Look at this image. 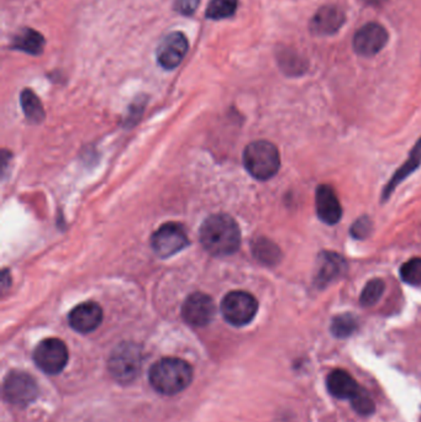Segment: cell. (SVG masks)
<instances>
[{
  "instance_id": "cell-1",
  "label": "cell",
  "mask_w": 421,
  "mask_h": 422,
  "mask_svg": "<svg viewBox=\"0 0 421 422\" xmlns=\"http://www.w3.org/2000/svg\"><path fill=\"white\" fill-rule=\"evenodd\" d=\"M201 242L208 254L225 257L235 254L241 244V231L236 221L226 214L206 219L201 227Z\"/></svg>"
},
{
  "instance_id": "cell-2",
  "label": "cell",
  "mask_w": 421,
  "mask_h": 422,
  "mask_svg": "<svg viewBox=\"0 0 421 422\" xmlns=\"http://www.w3.org/2000/svg\"><path fill=\"white\" fill-rule=\"evenodd\" d=\"M149 380L159 394L176 395L192 383L193 368L181 358H162L151 367Z\"/></svg>"
},
{
  "instance_id": "cell-3",
  "label": "cell",
  "mask_w": 421,
  "mask_h": 422,
  "mask_svg": "<svg viewBox=\"0 0 421 422\" xmlns=\"http://www.w3.org/2000/svg\"><path fill=\"white\" fill-rule=\"evenodd\" d=\"M244 164L253 178L268 180L279 171L281 157L270 141H253L245 148Z\"/></svg>"
},
{
  "instance_id": "cell-4",
  "label": "cell",
  "mask_w": 421,
  "mask_h": 422,
  "mask_svg": "<svg viewBox=\"0 0 421 422\" xmlns=\"http://www.w3.org/2000/svg\"><path fill=\"white\" fill-rule=\"evenodd\" d=\"M142 366V352L137 345L122 343L109 358L108 369L120 384H129L136 379Z\"/></svg>"
},
{
  "instance_id": "cell-5",
  "label": "cell",
  "mask_w": 421,
  "mask_h": 422,
  "mask_svg": "<svg viewBox=\"0 0 421 422\" xmlns=\"http://www.w3.org/2000/svg\"><path fill=\"white\" fill-rule=\"evenodd\" d=\"M221 314L233 326L250 324L257 314L258 303L256 298L247 291H231L224 296L220 305Z\"/></svg>"
},
{
  "instance_id": "cell-6",
  "label": "cell",
  "mask_w": 421,
  "mask_h": 422,
  "mask_svg": "<svg viewBox=\"0 0 421 422\" xmlns=\"http://www.w3.org/2000/svg\"><path fill=\"white\" fill-rule=\"evenodd\" d=\"M68 350L58 338H46L33 351V361L46 374L56 375L63 371L68 362Z\"/></svg>"
},
{
  "instance_id": "cell-7",
  "label": "cell",
  "mask_w": 421,
  "mask_h": 422,
  "mask_svg": "<svg viewBox=\"0 0 421 422\" xmlns=\"http://www.w3.org/2000/svg\"><path fill=\"white\" fill-rule=\"evenodd\" d=\"M189 244L187 232L177 222H167L156 230L151 237V246L161 258H169L181 252Z\"/></svg>"
},
{
  "instance_id": "cell-8",
  "label": "cell",
  "mask_w": 421,
  "mask_h": 422,
  "mask_svg": "<svg viewBox=\"0 0 421 422\" xmlns=\"http://www.w3.org/2000/svg\"><path fill=\"white\" fill-rule=\"evenodd\" d=\"M4 396L10 404L23 408L38 398L36 380L25 372H11L5 378L3 386Z\"/></svg>"
},
{
  "instance_id": "cell-9",
  "label": "cell",
  "mask_w": 421,
  "mask_h": 422,
  "mask_svg": "<svg viewBox=\"0 0 421 422\" xmlns=\"http://www.w3.org/2000/svg\"><path fill=\"white\" fill-rule=\"evenodd\" d=\"M389 33L378 23H368L358 28L353 36V50L362 57L375 56L388 43Z\"/></svg>"
},
{
  "instance_id": "cell-10",
  "label": "cell",
  "mask_w": 421,
  "mask_h": 422,
  "mask_svg": "<svg viewBox=\"0 0 421 422\" xmlns=\"http://www.w3.org/2000/svg\"><path fill=\"white\" fill-rule=\"evenodd\" d=\"M215 303L204 293H194L183 303L182 318L193 328H204L215 316Z\"/></svg>"
},
{
  "instance_id": "cell-11",
  "label": "cell",
  "mask_w": 421,
  "mask_h": 422,
  "mask_svg": "<svg viewBox=\"0 0 421 422\" xmlns=\"http://www.w3.org/2000/svg\"><path fill=\"white\" fill-rule=\"evenodd\" d=\"M188 47L189 43L184 33L174 31L167 35L164 41L159 43L157 50V61L159 66L164 67V70L177 68L187 55Z\"/></svg>"
},
{
  "instance_id": "cell-12",
  "label": "cell",
  "mask_w": 421,
  "mask_h": 422,
  "mask_svg": "<svg viewBox=\"0 0 421 422\" xmlns=\"http://www.w3.org/2000/svg\"><path fill=\"white\" fill-rule=\"evenodd\" d=\"M346 21V15L337 5H324L310 20V33L315 36H331L340 31Z\"/></svg>"
},
{
  "instance_id": "cell-13",
  "label": "cell",
  "mask_w": 421,
  "mask_h": 422,
  "mask_svg": "<svg viewBox=\"0 0 421 422\" xmlns=\"http://www.w3.org/2000/svg\"><path fill=\"white\" fill-rule=\"evenodd\" d=\"M103 321V310L94 301L77 305L68 315L70 328L80 333L93 332Z\"/></svg>"
},
{
  "instance_id": "cell-14",
  "label": "cell",
  "mask_w": 421,
  "mask_h": 422,
  "mask_svg": "<svg viewBox=\"0 0 421 422\" xmlns=\"http://www.w3.org/2000/svg\"><path fill=\"white\" fill-rule=\"evenodd\" d=\"M315 205L319 219L325 224L335 225L341 219V204L339 202L336 193L330 185H319L315 193Z\"/></svg>"
},
{
  "instance_id": "cell-15",
  "label": "cell",
  "mask_w": 421,
  "mask_h": 422,
  "mask_svg": "<svg viewBox=\"0 0 421 422\" xmlns=\"http://www.w3.org/2000/svg\"><path fill=\"white\" fill-rule=\"evenodd\" d=\"M330 394L337 399H348L351 400L362 388L358 386L357 382L348 374L346 371L335 369L329 374L326 379Z\"/></svg>"
},
{
  "instance_id": "cell-16",
  "label": "cell",
  "mask_w": 421,
  "mask_h": 422,
  "mask_svg": "<svg viewBox=\"0 0 421 422\" xmlns=\"http://www.w3.org/2000/svg\"><path fill=\"white\" fill-rule=\"evenodd\" d=\"M277 61L279 63L281 70L286 75H292V77L304 75L305 72L308 70V67H309V63L305 60L304 57L302 56L298 52L294 51V50H290V48L279 50L278 56H277Z\"/></svg>"
},
{
  "instance_id": "cell-17",
  "label": "cell",
  "mask_w": 421,
  "mask_h": 422,
  "mask_svg": "<svg viewBox=\"0 0 421 422\" xmlns=\"http://www.w3.org/2000/svg\"><path fill=\"white\" fill-rule=\"evenodd\" d=\"M45 43L46 41L41 33L33 28H25L18 36H15L13 48L38 56L43 53Z\"/></svg>"
},
{
  "instance_id": "cell-18",
  "label": "cell",
  "mask_w": 421,
  "mask_h": 422,
  "mask_svg": "<svg viewBox=\"0 0 421 422\" xmlns=\"http://www.w3.org/2000/svg\"><path fill=\"white\" fill-rule=\"evenodd\" d=\"M345 262L339 254L324 252L319 261L318 281L323 286L339 277L343 271Z\"/></svg>"
},
{
  "instance_id": "cell-19",
  "label": "cell",
  "mask_w": 421,
  "mask_h": 422,
  "mask_svg": "<svg viewBox=\"0 0 421 422\" xmlns=\"http://www.w3.org/2000/svg\"><path fill=\"white\" fill-rule=\"evenodd\" d=\"M421 163V140H419L417 142V146L414 147V150L412 151V153H410V157H409V160L404 163L402 168H399L397 171V173L394 174L393 178L389 180L388 185L385 187L384 189L383 193V199L385 200L387 198L392 194V192L394 190V188L397 187L400 182H402L403 179L407 177L409 174L412 173L414 169H417L419 167V164Z\"/></svg>"
},
{
  "instance_id": "cell-20",
  "label": "cell",
  "mask_w": 421,
  "mask_h": 422,
  "mask_svg": "<svg viewBox=\"0 0 421 422\" xmlns=\"http://www.w3.org/2000/svg\"><path fill=\"white\" fill-rule=\"evenodd\" d=\"M253 256L260 262L267 266H275L281 261V249L276 244L267 239H258L255 241L252 247Z\"/></svg>"
},
{
  "instance_id": "cell-21",
  "label": "cell",
  "mask_w": 421,
  "mask_h": 422,
  "mask_svg": "<svg viewBox=\"0 0 421 422\" xmlns=\"http://www.w3.org/2000/svg\"><path fill=\"white\" fill-rule=\"evenodd\" d=\"M21 108L28 121L40 124L45 119V110L38 95L33 90H23L20 95Z\"/></svg>"
},
{
  "instance_id": "cell-22",
  "label": "cell",
  "mask_w": 421,
  "mask_h": 422,
  "mask_svg": "<svg viewBox=\"0 0 421 422\" xmlns=\"http://www.w3.org/2000/svg\"><path fill=\"white\" fill-rule=\"evenodd\" d=\"M238 9V0H211L206 9V18L221 20L230 18Z\"/></svg>"
},
{
  "instance_id": "cell-23",
  "label": "cell",
  "mask_w": 421,
  "mask_h": 422,
  "mask_svg": "<svg viewBox=\"0 0 421 422\" xmlns=\"http://www.w3.org/2000/svg\"><path fill=\"white\" fill-rule=\"evenodd\" d=\"M385 284L382 279H372L366 284L360 296V303L365 308H370L378 303L383 296Z\"/></svg>"
},
{
  "instance_id": "cell-24",
  "label": "cell",
  "mask_w": 421,
  "mask_h": 422,
  "mask_svg": "<svg viewBox=\"0 0 421 422\" xmlns=\"http://www.w3.org/2000/svg\"><path fill=\"white\" fill-rule=\"evenodd\" d=\"M357 328V320L351 314H342L336 316L331 324V332L339 338L351 336Z\"/></svg>"
},
{
  "instance_id": "cell-25",
  "label": "cell",
  "mask_w": 421,
  "mask_h": 422,
  "mask_svg": "<svg viewBox=\"0 0 421 422\" xmlns=\"http://www.w3.org/2000/svg\"><path fill=\"white\" fill-rule=\"evenodd\" d=\"M400 277L410 286H421V258H412L400 268Z\"/></svg>"
},
{
  "instance_id": "cell-26",
  "label": "cell",
  "mask_w": 421,
  "mask_h": 422,
  "mask_svg": "<svg viewBox=\"0 0 421 422\" xmlns=\"http://www.w3.org/2000/svg\"><path fill=\"white\" fill-rule=\"evenodd\" d=\"M350 401H351L352 408L358 415L367 416V415H371L375 411L373 400L371 399L368 393L363 389H361Z\"/></svg>"
},
{
  "instance_id": "cell-27",
  "label": "cell",
  "mask_w": 421,
  "mask_h": 422,
  "mask_svg": "<svg viewBox=\"0 0 421 422\" xmlns=\"http://www.w3.org/2000/svg\"><path fill=\"white\" fill-rule=\"evenodd\" d=\"M371 229H372V224L370 219L361 217L352 226L351 234L356 239H365L370 234Z\"/></svg>"
},
{
  "instance_id": "cell-28",
  "label": "cell",
  "mask_w": 421,
  "mask_h": 422,
  "mask_svg": "<svg viewBox=\"0 0 421 422\" xmlns=\"http://www.w3.org/2000/svg\"><path fill=\"white\" fill-rule=\"evenodd\" d=\"M201 0H176L174 8L182 15H192L198 9Z\"/></svg>"
},
{
  "instance_id": "cell-29",
  "label": "cell",
  "mask_w": 421,
  "mask_h": 422,
  "mask_svg": "<svg viewBox=\"0 0 421 422\" xmlns=\"http://www.w3.org/2000/svg\"><path fill=\"white\" fill-rule=\"evenodd\" d=\"M365 4L371 5V6H382L385 4L388 0H362Z\"/></svg>"
}]
</instances>
